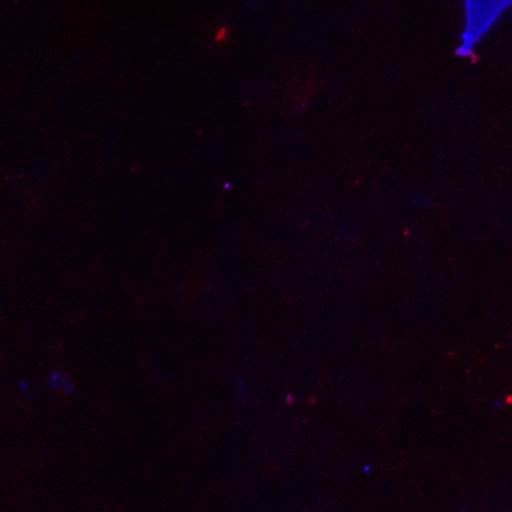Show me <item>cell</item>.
Listing matches in <instances>:
<instances>
[{
  "label": "cell",
  "instance_id": "cell-1",
  "mask_svg": "<svg viewBox=\"0 0 512 512\" xmlns=\"http://www.w3.org/2000/svg\"><path fill=\"white\" fill-rule=\"evenodd\" d=\"M506 2H468L467 24L460 47L467 56L473 45L492 26L499 14L506 8Z\"/></svg>",
  "mask_w": 512,
  "mask_h": 512
}]
</instances>
